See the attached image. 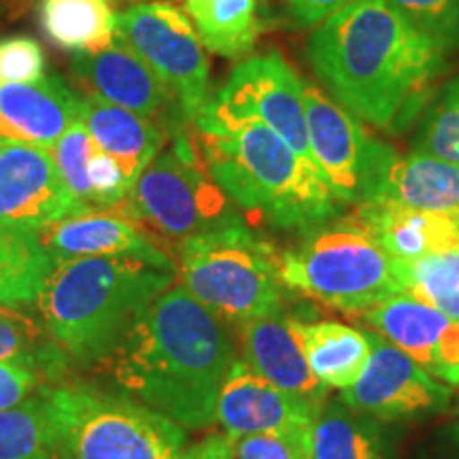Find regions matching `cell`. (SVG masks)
Masks as SVG:
<instances>
[{"label": "cell", "instance_id": "obj_1", "mask_svg": "<svg viewBox=\"0 0 459 459\" xmlns=\"http://www.w3.org/2000/svg\"><path fill=\"white\" fill-rule=\"evenodd\" d=\"M313 73L359 122L400 132L426 108L445 54L387 0H359L313 28Z\"/></svg>", "mask_w": 459, "mask_h": 459}, {"label": "cell", "instance_id": "obj_2", "mask_svg": "<svg viewBox=\"0 0 459 459\" xmlns=\"http://www.w3.org/2000/svg\"><path fill=\"white\" fill-rule=\"evenodd\" d=\"M117 385L181 428L211 426L234 361L221 319L186 287L160 294L108 355Z\"/></svg>", "mask_w": 459, "mask_h": 459}, {"label": "cell", "instance_id": "obj_3", "mask_svg": "<svg viewBox=\"0 0 459 459\" xmlns=\"http://www.w3.org/2000/svg\"><path fill=\"white\" fill-rule=\"evenodd\" d=\"M194 128L209 175L249 215L298 232L341 215L342 203L317 166L260 119L232 113L211 99Z\"/></svg>", "mask_w": 459, "mask_h": 459}, {"label": "cell", "instance_id": "obj_4", "mask_svg": "<svg viewBox=\"0 0 459 459\" xmlns=\"http://www.w3.org/2000/svg\"><path fill=\"white\" fill-rule=\"evenodd\" d=\"M172 279L175 271L134 257L56 260L37 298L39 311L57 347L90 364L111 355Z\"/></svg>", "mask_w": 459, "mask_h": 459}, {"label": "cell", "instance_id": "obj_5", "mask_svg": "<svg viewBox=\"0 0 459 459\" xmlns=\"http://www.w3.org/2000/svg\"><path fill=\"white\" fill-rule=\"evenodd\" d=\"M287 290L342 313H366L402 294L394 260L358 215L334 217L279 254Z\"/></svg>", "mask_w": 459, "mask_h": 459}, {"label": "cell", "instance_id": "obj_6", "mask_svg": "<svg viewBox=\"0 0 459 459\" xmlns=\"http://www.w3.org/2000/svg\"><path fill=\"white\" fill-rule=\"evenodd\" d=\"M179 274L189 294L221 321L245 325L283 313L279 254L238 217L181 240Z\"/></svg>", "mask_w": 459, "mask_h": 459}, {"label": "cell", "instance_id": "obj_7", "mask_svg": "<svg viewBox=\"0 0 459 459\" xmlns=\"http://www.w3.org/2000/svg\"><path fill=\"white\" fill-rule=\"evenodd\" d=\"M228 200L198 156L196 143L179 132L134 181L122 209L162 237L186 240L237 220Z\"/></svg>", "mask_w": 459, "mask_h": 459}, {"label": "cell", "instance_id": "obj_8", "mask_svg": "<svg viewBox=\"0 0 459 459\" xmlns=\"http://www.w3.org/2000/svg\"><path fill=\"white\" fill-rule=\"evenodd\" d=\"M77 459H181L186 432L162 412L88 387L54 389Z\"/></svg>", "mask_w": 459, "mask_h": 459}, {"label": "cell", "instance_id": "obj_9", "mask_svg": "<svg viewBox=\"0 0 459 459\" xmlns=\"http://www.w3.org/2000/svg\"><path fill=\"white\" fill-rule=\"evenodd\" d=\"M115 34L169 85L183 117L194 122L211 100V66L192 17L164 0L136 3L119 11Z\"/></svg>", "mask_w": 459, "mask_h": 459}, {"label": "cell", "instance_id": "obj_10", "mask_svg": "<svg viewBox=\"0 0 459 459\" xmlns=\"http://www.w3.org/2000/svg\"><path fill=\"white\" fill-rule=\"evenodd\" d=\"M370 334L372 351L358 381L342 402L378 421H406L446 409L451 389L423 370L411 355L381 334Z\"/></svg>", "mask_w": 459, "mask_h": 459}, {"label": "cell", "instance_id": "obj_11", "mask_svg": "<svg viewBox=\"0 0 459 459\" xmlns=\"http://www.w3.org/2000/svg\"><path fill=\"white\" fill-rule=\"evenodd\" d=\"M213 99L232 113L260 119L287 145L313 162L308 149L304 82L279 51L240 62Z\"/></svg>", "mask_w": 459, "mask_h": 459}, {"label": "cell", "instance_id": "obj_12", "mask_svg": "<svg viewBox=\"0 0 459 459\" xmlns=\"http://www.w3.org/2000/svg\"><path fill=\"white\" fill-rule=\"evenodd\" d=\"M389 203L459 220V164L412 152L400 156L372 139L359 204Z\"/></svg>", "mask_w": 459, "mask_h": 459}, {"label": "cell", "instance_id": "obj_13", "mask_svg": "<svg viewBox=\"0 0 459 459\" xmlns=\"http://www.w3.org/2000/svg\"><path fill=\"white\" fill-rule=\"evenodd\" d=\"M82 211L49 149L0 141V223L39 232Z\"/></svg>", "mask_w": 459, "mask_h": 459}, {"label": "cell", "instance_id": "obj_14", "mask_svg": "<svg viewBox=\"0 0 459 459\" xmlns=\"http://www.w3.org/2000/svg\"><path fill=\"white\" fill-rule=\"evenodd\" d=\"M311 158L342 204H358L372 139L355 115L317 85L304 82Z\"/></svg>", "mask_w": 459, "mask_h": 459}, {"label": "cell", "instance_id": "obj_15", "mask_svg": "<svg viewBox=\"0 0 459 459\" xmlns=\"http://www.w3.org/2000/svg\"><path fill=\"white\" fill-rule=\"evenodd\" d=\"M361 317L434 378L459 385V321L409 294L389 296Z\"/></svg>", "mask_w": 459, "mask_h": 459}, {"label": "cell", "instance_id": "obj_16", "mask_svg": "<svg viewBox=\"0 0 459 459\" xmlns=\"http://www.w3.org/2000/svg\"><path fill=\"white\" fill-rule=\"evenodd\" d=\"M321 406L277 387L257 375L245 359H234L217 398L215 421L221 423L230 438L308 429Z\"/></svg>", "mask_w": 459, "mask_h": 459}, {"label": "cell", "instance_id": "obj_17", "mask_svg": "<svg viewBox=\"0 0 459 459\" xmlns=\"http://www.w3.org/2000/svg\"><path fill=\"white\" fill-rule=\"evenodd\" d=\"M39 238L54 260L71 257H134L152 266L175 271V262L149 240L128 215L117 211L90 209L68 215L39 230Z\"/></svg>", "mask_w": 459, "mask_h": 459}, {"label": "cell", "instance_id": "obj_18", "mask_svg": "<svg viewBox=\"0 0 459 459\" xmlns=\"http://www.w3.org/2000/svg\"><path fill=\"white\" fill-rule=\"evenodd\" d=\"M82 100L57 74L0 85V141L51 149L82 122Z\"/></svg>", "mask_w": 459, "mask_h": 459}, {"label": "cell", "instance_id": "obj_19", "mask_svg": "<svg viewBox=\"0 0 459 459\" xmlns=\"http://www.w3.org/2000/svg\"><path fill=\"white\" fill-rule=\"evenodd\" d=\"M73 68L88 96L128 108L143 117L162 113L175 99L169 85L117 34L105 49L74 56Z\"/></svg>", "mask_w": 459, "mask_h": 459}, {"label": "cell", "instance_id": "obj_20", "mask_svg": "<svg viewBox=\"0 0 459 459\" xmlns=\"http://www.w3.org/2000/svg\"><path fill=\"white\" fill-rule=\"evenodd\" d=\"M243 328L245 361L257 375L317 404H325L330 389L313 375L294 330V317L285 313L254 319Z\"/></svg>", "mask_w": 459, "mask_h": 459}, {"label": "cell", "instance_id": "obj_21", "mask_svg": "<svg viewBox=\"0 0 459 459\" xmlns=\"http://www.w3.org/2000/svg\"><path fill=\"white\" fill-rule=\"evenodd\" d=\"M355 215L394 262H411L459 247V220L389 203L359 204Z\"/></svg>", "mask_w": 459, "mask_h": 459}, {"label": "cell", "instance_id": "obj_22", "mask_svg": "<svg viewBox=\"0 0 459 459\" xmlns=\"http://www.w3.org/2000/svg\"><path fill=\"white\" fill-rule=\"evenodd\" d=\"M79 119L88 128L96 149L122 166L132 186L164 147V132L152 119L94 96L82 100Z\"/></svg>", "mask_w": 459, "mask_h": 459}, {"label": "cell", "instance_id": "obj_23", "mask_svg": "<svg viewBox=\"0 0 459 459\" xmlns=\"http://www.w3.org/2000/svg\"><path fill=\"white\" fill-rule=\"evenodd\" d=\"M294 330L313 375L328 389H347L358 381L370 359L372 342L366 330L319 319L294 317Z\"/></svg>", "mask_w": 459, "mask_h": 459}, {"label": "cell", "instance_id": "obj_24", "mask_svg": "<svg viewBox=\"0 0 459 459\" xmlns=\"http://www.w3.org/2000/svg\"><path fill=\"white\" fill-rule=\"evenodd\" d=\"M0 459H77L54 392L0 412Z\"/></svg>", "mask_w": 459, "mask_h": 459}, {"label": "cell", "instance_id": "obj_25", "mask_svg": "<svg viewBox=\"0 0 459 459\" xmlns=\"http://www.w3.org/2000/svg\"><path fill=\"white\" fill-rule=\"evenodd\" d=\"M307 459H385V440L372 417L325 402L307 429Z\"/></svg>", "mask_w": 459, "mask_h": 459}, {"label": "cell", "instance_id": "obj_26", "mask_svg": "<svg viewBox=\"0 0 459 459\" xmlns=\"http://www.w3.org/2000/svg\"><path fill=\"white\" fill-rule=\"evenodd\" d=\"M41 24L57 48L94 54L115 39L117 13L111 0H43Z\"/></svg>", "mask_w": 459, "mask_h": 459}, {"label": "cell", "instance_id": "obj_27", "mask_svg": "<svg viewBox=\"0 0 459 459\" xmlns=\"http://www.w3.org/2000/svg\"><path fill=\"white\" fill-rule=\"evenodd\" d=\"M54 264L37 230L0 223V302L17 307L37 300Z\"/></svg>", "mask_w": 459, "mask_h": 459}, {"label": "cell", "instance_id": "obj_28", "mask_svg": "<svg viewBox=\"0 0 459 459\" xmlns=\"http://www.w3.org/2000/svg\"><path fill=\"white\" fill-rule=\"evenodd\" d=\"M264 0H211L187 9L200 41L223 57H240L251 51L264 30Z\"/></svg>", "mask_w": 459, "mask_h": 459}, {"label": "cell", "instance_id": "obj_29", "mask_svg": "<svg viewBox=\"0 0 459 459\" xmlns=\"http://www.w3.org/2000/svg\"><path fill=\"white\" fill-rule=\"evenodd\" d=\"M402 294L438 308L459 321V247L419 260L394 262Z\"/></svg>", "mask_w": 459, "mask_h": 459}, {"label": "cell", "instance_id": "obj_30", "mask_svg": "<svg viewBox=\"0 0 459 459\" xmlns=\"http://www.w3.org/2000/svg\"><path fill=\"white\" fill-rule=\"evenodd\" d=\"M415 152L459 164V74L429 102L417 128Z\"/></svg>", "mask_w": 459, "mask_h": 459}, {"label": "cell", "instance_id": "obj_31", "mask_svg": "<svg viewBox=\"0 0 459 459\" xmlns=\"http://www.w3.org/2000/svg\"><path fill=\"white\" fill-rule=\"evenodd\" d=\"M94 141H91L88 128L82 122L73 124L60 141L49 149L51 158L60 170L62 181L71 196L77 200L79 206L85 211L91 209V187L88 179V164L94 153Z\"/></svg>", "mask_w": 459, "mask_h": 459}, {"label": "cell", "instance_id": "obj_32", "mask_svg": "<svg viewBox=\"0 0 459 459\" xmlns=\"http://www.w3.org/2000/svg\"><path fill=\"white\" fill-rule=\"evenodd\" d=\"M443 54L459 49V0H387Z\"/></svg>", "mask_w": 459, "mask_h": 459}, {"label": "cell", "instance_id": "obj_33", "mask_svg": "<svg viewBox=\"0 0 459 459\" xmlns=\"http://www.w3.org/2000/svg\"><path fill=\"white\" fill-rule=\"evenodd\" d=\"M237 459H307V429H283L232 438Z\"/></svg>", "mask_w": 459, "mask_h": 459}, {"label": "cell", "instance_id": "obj_34", "mask_svg": "<svg viewBox=\"0 0 459 459\" xmlns=\"http://www.w3.org/2000/svg\"><path fill=\"white\" fill-rule=\"evenodd\" d=\"M45 56L41 45L28 37L0 41V79L4 83H28L41 79Z\"/></svg>", "mask_w": 459, "mask_h": 459}, {"label": "cell", "instance_id": "obj_35", "mask_svg": "<svg viewBox=\"0 0 459 459\" xmlns=\"http://www.w3.org/2000/svg\"><path fill=\"white\" fill-rule=\"evenodd\" d=\"M88 179L91 187V209H113L128 198L132 183L124 175L122 166L100 149H94L88 164Z\"/></svg>", "mask_w": 459, "mask_h": 459}, {"label": "cell", "instance_id": "obj_36", "mask_svg": "<svg viewBox=\"0 0 459 459\" xmlns=\"http://www.w3.org/2000/svg\"><path fill=\"white\" fill-rule=\"evenodd\" d=\"M37 370L32 361L3 359L0 361V412L22 404L37 385Z\"/></svg>", "mask_w": 459, "mask_h": 459}, {"label": "cell", "instance_id": "obj_37", "mask_svg": "<svg viewBox=\"0 0 459 459\" xmlns=\"http://www.w3.org/2000/svg\"><path fill=\"white\" fill-rule=\"evenodd\" d=\"M34 324L28 317H17L0 324V361L24 359L34 361Z\"/></svg>", "mask_w": 459, "mask_h": 459}, {"label": "cell", "instance_id": "obj_38", "mask_svg": "<svg viewBox=\"0 0 459 459\" xmlns=\"http://www.w3.org/2000/svg\"><path fill=\"white\" fill-rule=\"evenodd\" d=\"M285 3L298 26L315 28L328 20L330 15H334L336 11L359 3V0H285Z\"/></svg>", "mask_w": 459, "mask_h": 459}, {"label": "cell", "instance_id": "obj_39", "mask_svg": "<svg viewBox=\"0 0 459 459\" xmlns=\"http://www.w3.org/2000/svg\"><path fill=\"white\" fill-rule=\"evenodd\" d=\"M181 459H237L234 457L232 438L228 434H213L203 443L192 446Z\"/></svg>", "mask_w": 459, "mask_h": 459}, {"label": "cell", "instance_id": "obj_40", "mask_svg": "<svg viewBox=\"0 0 459 459\" xmlns=\"http://www.w3.org/2000/svg\"><path fill=\"white\" fill-rule=\"evenodd\" d=\"M22 317V313H17L13 307H9V304L0 302V324H4V321H11V319H17Z\"/></svg>", "mask_w": 459, "mask_h": 459}, {"label": "cell", "instance_id": "obj_41", "mask_svg": "<svg viewBox=\"0 0 459 459\" xmlns=\"http://www.w3.org/2000/svg\"><path fill=\"white\" fill-rule=\"evenodd\" d=\"M206 3H211V0H186L187 9H192V7H200V4H206Z\"/></svg>", "mask_w": 459, "mask_h": 459}]
</instances>
